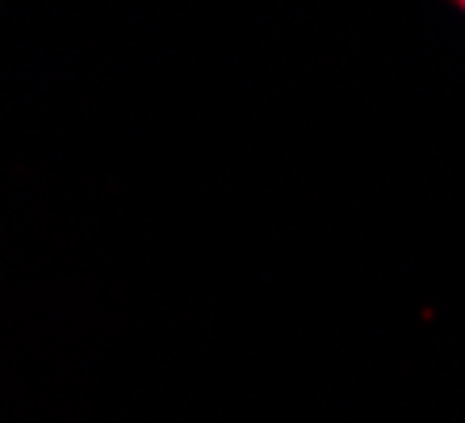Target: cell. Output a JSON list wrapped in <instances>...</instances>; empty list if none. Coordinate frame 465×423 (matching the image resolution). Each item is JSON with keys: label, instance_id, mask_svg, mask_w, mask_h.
Returning <instances> with one entry per match:
<instances>
[{"label": "cell", "instance_id": "1", "mask_svg": "<svg viewBox=\"0 0 465 423\" xmlns=\"http://www.w3.org/2000/svg\"><path fill=\"white\" fill-rule=\"evenodd\" d=\"M453 5H457V9H461V13H465V0H453Z\"/></svg>", "mask_w": 465, "mask_h": 423}]
</instances>
